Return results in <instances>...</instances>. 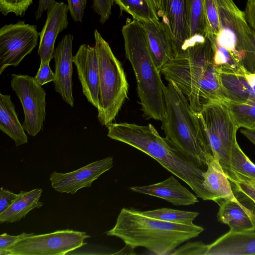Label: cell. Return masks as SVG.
<instances>
[{
	"label": "cell",
	"instance_id": "1",
	"mask_svg": "<svg viewBox=\"0 0 255 255\" xmlns=\"http://www.w3.org/2000/svg\"><path fill=\"white\" fill-rule=\"evenodd\" d=\"M160 73L177 86L198 113L204 105L223 100L220 73L207 37L191 40L181 54L162 67Z\"/></svg>",
	"mask_w": 255,
	"mask_h": 255
},
{
	"label": "cell",
	"instance_id": "2",
	"mask_svg": "<svg viewBox=\"0 0 255 255\" xmlns=\"http://www.w3.org/2000/svg\"><path fill=\"white\" fill-rule=\"evenodd\" d=\"M107 136L137 149L156 160L163 167L186 183L197 197L211 200L203 183L204 172L166 137L160 135L151 124L111 123Z\"/></svg>",
	"mask_w": 255,
	"mask_h": 255
},
{
	"label": "cell",
	"instance_id": "3",
	"mask_svg": "<svg viewBox=\"0 0 255 255\" xmlns=\"http://www.w3.org/2000/svg\"><path fill=\"white\" fill-rule=\"evenodd\" d=\"M204 228L176 224L143 215L141 211L123 208L114 227L106 235L121 239L132 248L144 247L156 255L170 254L182 243L199 236Z\"/></svg>",
	"mask_w": 255,
	"mask_h": 255
},
{
	"label": "cell",
	"instance_id": "4",
	"mask_svg": "<svg viewBox=\"0 0 255 255\" xmlns=\"http://www.w3.org/2000/svg\"><path fill=\"white\" fill-rule=\"evenodd\" d=\"M165 114L161 121L166 137L205 172L213 158L199 116L172 81L164 87Z\"/></svg>",
	"mask_w": 255,
	"mask_h": 255
},
{
	"label": "cell",
	"instance_id": "5",
	"mask_svg": "<svg viewBox=\"0 0 255 255\" xmlns=\"http://www.w3.org/2000/svg\"><path fill=\"white\" fill-rule=\"evenodd\" d=\"M122 33L126 56L135 76L143 115L161 121L165 114V85L149 50L143 23L128 20Z\"/></svg>",
	"mask_w": 255,
	"mask_h": 255
},
{
	"label": "cell",
	"instance_id": "6",
	"mask_svg": "<svg viewBox=\"0 0 255 255\" xmlns=\"http://www.w3.org/2000/svg\"><path fill=\"white\" fill-rule=\"evenodd\" d=\"M219 31L207 37L212 45L227 50L246 74H255V33L245 12L233 0H217Z\"/></svg>",
	"mask_w": 255,
	"mask_h": 255
},
{
	"label": "cell",
	"instance_id": "7",
	"mask_svg": "<svg viewBox=\"0 0 255 255\" xmlns=\"http://www.w3.org/2000/svg\"><path fill=\"white\" fill-rule=\"evenodd\" d=\"M95 47L99 66V109L98 119L107 127L119 114L128 97V84L121 63L97 29Z\"/></svg>",
	"mask_w": 255,
	"mask_h": 255
},
{
	"label": "cell",
	"instance_id": "8",
	"mask_svg": "<svg viewBox=\"0 0 255 255\" xmlns=\"http://www.w3.org/2000/svg\"><path fill=\"white\" fill-rule=\"evenodd\" d=\"M199 114L214 158L219 161L230 181H235L230 157L239 127L222 101L204 105Z\"/></svg>",
	"mask_w": 255,
	"mask_h": 255
},
{
	"label": "cell",
	"instance_id": "9",
	"mask_svg": "<svg viewBox=\"0 0 255 255\" xmlns=\"http://www.w3.org/2000/svg\"><path fill=\"white\" fill-rule=\"evenodd\" d=\"M90 237L86 232L66 229L52 233L28 234L7 251L8 255H62L87 244Z\"/></svg>",
	"mask_w": 255,
	"mask_h": 255
},
{
	"label": "cell",
	"instance_id": "10",
	"mask_svg": "<svg viewBox=\"0 0 255 255\" xmlns=\"http://www.w3.org/2000/svg\"><path fill=\"white\" fill-rule=\"evenodd\" d=\"M11 87L22 105L25 131L35 136L42 128L46 116V93L34 77L27 75L11 74Z\"/></svg>",
	"mask_w": 255,
	"mask_h": 255
},
{
	"label": "cell",
	"instance_id": "11",
	"mask_svg": "<svg viewBox=\"0 0 255 255\" xmlns=\"http://www.w3.org/2000/svg\"><path fill=\"white\" fill-rule=\"evenodd\" d=\"M39 33L35 25L19 21L0 29V74L9 66L17 67L36 46Z\"/></svg>",
	"mask_w": 255,
	"mask_h": 255
},
{
	"label": "cell",
	"instance_id": "12",
	"mask_svg": "<svg viewBox=\"0 0 255 255\" xmlns=\"http://www.w3.org/2000/svg\"><path fill=\"white\" fill-rule=\"evenodd\" d=\"M152 0L158 17L171 34L177 56L185 49L190 39L188 0Z\"/></svg>",
	"mask_w": 255,
	"mask_h": 255
},
{
	"label": "cell",
	"instance_id": "13",
	"mask_svg": "<svg viewBox=\"0 0 255 255\" xmlns=\"http://www.w3.org/2000/svg\"><path fill=\"white\" fill-rule=\"evenodd\" d=\"M113 166V158L109 156L70 172L54 171L50 174L49 179L55 191L74 194L81 188L91 187L94 181Z\"/></svg>",
	"mask_w": 255,
	"mask_h": 255
},
{
	"label": "cell",
	"instance_id": "14",
	"mask_svg": "<svg viewBox=\"0 0 255 255\" xmlns=\"http://www.w3.org/2000/svg\"><path fill=\"white\" fill-rule=\"evenodd\" d=\"M82 92L88 101L99 109V66L95 46L82 44L73 56Z\"/></svg>",
	"mask_w": 255,
	"mask_h": 255
},
{
	"label": "cell",
	"instance_id": "15",
	"mask_svg": "<svg viewBox=\"0 0 255 255\" xmlns=\"http://www.w3.org/2000/svg\"><path fill=\"white\" fill-rule=\"evenodd\" d=\"M73 36L65 35L54 50V90L60 94L63 100L72 107L74 104L73 96L72 43Z\"/></svg>",
	"mask_w": 255,
	"mask_h": 255
},
{
	"label": "cell",
	"instance_id": "16",
	"mask_svg": "<svg viewBox=\"0 0 255 255\" xmlns=\"http://www.w3.org/2000/svg\"><path fill=\"white\" fill-rule=\"evenodd\" d=\"M67 4L56 2L47 11V17L41 31L38 55L40 62H49L53 58L54 44L59 33L67 28L68 25Z\"/></svg>",
	"mask_w": 255,
	"mask_h": 255
},
{
	"label": "cell",
	"instance_id": "17",
	"mask_svg": "<svg viewBox=\"0 0 255 255\" xmlns=\"http://www.w3.org/2000/svg\"><path fill=\"white\" fill-rule=\"evenodd\" d=\"M148 47L158 70L175 56L171 34L166 25L159 20L142 22Z\"/></svg>",
	"mask_w": 255,
	"mask_h": 255
},
{
	"label": "cell",
	"instance_id": "18",
	"mask_svg": "<svg viewBox=\"0 0 255 255\" xmlns=\"http://www.w3.org/2000/svg\"><path fill=\"white\" fill-rule=\"evenodd\" d=\"M134 192L158 197L175 206L193 205L199 201L197 197L182 186L173 176L163 181L142 186H131Z\"/></svg>",
	"mask_w": 255,
	"mask_h": 255
},
{
	"label": "cell",
	"instance_id": "19",
	"mask_svg": "<svg viewBox=\"0 0 255 255\" xmlns=\"http://www.w3.org/2000/svg\"><path fill=\"white\" fill-rule=\"evenodd\" d=\"M206 255H255V232L229 231L208 245Z\"/></svg>",
	"mask_w": 255,
	"mask_h": 255
},
{
	"label": "cell",
	"instance_id": "20",
	"mask_svg": "<svg viewBox=\"0 0 255 255\" xmlns=\"http://www.w3.org/2000/svg\"><path fill=\"white\" fill-rule=\"evenodd\" d=\"M219 209L218 220L228 225L230 231L235 233L255 231L252 210L237 199H224L217 203Z\"/></svg>",
	"mask_w": 255,
	"mask_h": 255
},
{
	"label": "cell",
	"instance_id": "21",
	"mask_svg": "<svg viewBox=\"0 0 255 255\" xmlns=\"http://www.w3.org/2000/svg\"><path fill=\"white\" fill-rule=\"evenodd\" d=\"M203 176V186L211 200L217 203L224 199L237 200L231 183L218 160L214 157L210 159Z\"/></svg>",
	"mask_w": 255,
	"mask_h": 255
},
{
	"label": "cell",
	"instance_id": "22",
	"mask_svg": "<svg viewBox=\"0 0 255 255\" xmlns=\"http://www.w3.org/2000/svg\"><path fill=\"white\" fill-rule=\"evenodd\" d=\"M220 80L223 100L255 101V86L248 80L246 74L220 73Z\"/></svg>",
	"mask_w": 255,
	"mask_h": 255
},
{
	"label": "cell",
	"instance_id": "23",
	"mask_svg": "<svg viewBox=\"0 0 255 255\" xmlns=\"http://www.w3.org/2000/svg\"><path fill=\"white\" fill-rule=\"evenodd\" d=\"M0 129L14 141L16 146L26 143L28 137L15 111L10 96L0 93Z\"/></svg>",
	"mask_w": 255,
	"mask_h": 255
},
{
	"label": "cell",
	"instance_id": "24",
	"mask_svg": "<svg viewBox=\"0 0 255 255\" xmlns=\"http://www.w3.org/2000/svg\"><path fill=\"white\" fill-rule=\"evenodd\" d=\"M42 189L36 188L29 191H21L15 201L7 209L0 214V223L18 222L31 210L43 205L39 201Z\"/></svg>",
	"mask_w": 255,
	"mask_h": 255
},
{
	"label": "cell",
	"instance_id": "25",
	"mask_svg": "<svg viewBox=\"0 0 255 255\" xmlns=\"http://www.w3.org/2000/svg\"><path fill=\"white\" fill-rule=\"evenodd\" d=\"M121 11L131 15L133 19L142 22L159 20L152 0H114Z\"/></svg>",
	"mask_w": 255,
	"mask_h": 255
},
{
	"label": "cell",
	"instance_id": "26",
	"mask_svg": "<svg viewBox=\"0 0 255 255\" xmlns=\"http://www.w3.org/2000/svg\"><path fill=\"white\" fill-rule=\"evenodd\" d=\"M222 102L228 108L239 128L255 129V101L236 102L224 100Z\"/></svg>",
	"mask_w": 255,
	"mask_h": 255
},
{
	"label": "cell",
	"instance_id": "27",
	"mask_svg": "<svg viewBox=\"0 0 255 255\" xmlns=\"http://www.w3.org/2000/svg\"><path fill=\"white\" fill-rule=\"evenodd\" d=\"M188 6L190 40L196 37H207L208 26L204 0H188Z\"/></svg>",
	"mask_w": 255,
	"mask_h": 255
},
{
	"label": "cell",
	"instance_id": "28",
	"mask_svg": "<svg viewBox=\"0 0 255 255\" xmlns=\"http://www.w3.org/2000/svg\"><path fill=\"white\" fill-rule=\"evenodd\" d=\"M141 213L152 218L168 222L192 225L195 219L199 213L197 212L185 211L172 209L168 208H161L152 210L141 211Z\"/></svg>",
	"mask_w": 255,
	"mask_h": 255
},
{
	"label": "cell",
	"instance_id": "29",
	"mask_svg": "<svg viewBox=\"0 0 255 255\" xmlns=\"http://www.w3.org/2000/svg\"><path fill=\"white\" fill-rule=\"evenodd\" d=\"M230 162L232 169L235 175L239 174L255 179V164L243 151L237 141L233 147Z\"/></svg>",
	"mask_w": 255,
	"mask_h": 255
},
{
	"label": "cell",
	"instance_id": "30",
	"mask_svg": "<svg viewBox=\"0 0 255 255\" xmlns=\"http://www.w3.org/2000/svg\"><path fill=\"white\" fill-rule=\"evenodd\" d=\"M236 176V180L230 182L236 199L255 204V179L237 174Z\"/></svg>",
	"mask_w": 255,
	"mask_h": 255
},
{
	"label": "cell",
	"instance_id": "31",
	"mask_svg": "<svg viewBox=\"0 0 255 255\" xmlns=\"http://www.w3.org/2000/svg\"><path fill=\"white\" fill-rule=\"evenodd\" d=\"M204 5L208 26V35L215 36L219 31L217 0H204Z\"/></svg>",
	"mask_w": 255,
	"mask_h": 255
},
{
	"label": "cell",
	"instance_id": "32",
	"mask_svg": "<svg viewBox=\"0 0 255 255\" xmlns=\"http://www.w3.org/2000/svg\"><path fill=\"white\" fill-rule=\"evenodd\" d=\"M33 0H0V11L4 15L10 12L22 16Z\"/></svg>",
	"mask_w": 255,
	"mask_h": 255
},
{
	"label": "cell",
	"instance_id": "33",
	"mask_svg": "<svg viewBox=\"0 0 255 255\" xmlns=\"http://www.w3.org/2000/svg\"><path fill=\"white\" fill-rule=\"evenodd\" d=\"M208 245L202 242H190L174 250L171 255H206Z\"/></svg>",
	"mask_w": 255,
	"mask_h": 255
},
{
	"label": "cell",
	"instance_id": "34",
	"mask_svg": "<svg viewBox=\"0 0 255 255\" xmlns=\"http://www.w3.org/2000/svg\"><path fill=\"white\" fill-rule=\"evenodd\" d=\"M114 0H93L92 7L100 17V22L104 24L112 13V7Z\"/></svg>",
	"mask_w": 255,
	"mask_h": 255
},
{
	"label": "cell",
	"instance_id": "35",
	"mask_svg": "<svg viewBox=\"0 0 255 255\" xmlns=\"http://www.w3.org/2000/svg\"><path fill=\"white\" fill-rule=\"evenodd\" d=\"M88 0H67L69 12L75 22H82Z\"/></svg>",
	"mask_w": 255,
	"mask_h": 255
},
{
	"label": "cell",
	"instance_id": "36",
	"mask_svg": "<svg viewBox=\"0 0 255 255\" xmlns=\"http://www.w3.org/2000/svg\"><path fill=\"white\" fill-rule=\"evenodd\" d=\"M34 78L41 86L54 81L55 74L50 68L49 62H40L39 68Z\"/></svg>",
	"mask_w": 255,
	"mask_h": 255
},
{
	"label": "cell",
	"instance_id": "37",
	"mask_svg": "<svg viewBox=\"0 0 255 255\" xmlns=\"http://www.w3.org/2000/svg\"><path fill=\"white\" fill-rule=\"evenodd\" d=\"M28 234L23 232L17 236H12L3 233L0 236V255H6V251L18 240Z\"/></svg>",
	"mask_w": 255,
	"mask_h": 255
},
{
	"label": "cell",
	"instance_id": "38",
	"mask_svg": "<svg viewBox=\"0 0 255 255\" xmlns=\"http://www.w3.org/2000/svg\"><path fill=\"white\" fill-rule=\"evenodd\" d=\"M18 196V194L1 187L0 191V214L12 205Z\"/></svg>",
	"mask_w": 255,
	"mask_h": 255
},
{
	"label": "cell",
	"instance_id": "39",
	"mask_svg": "<svg viewBox=\"0 0 255 255\" xmlns=\"http://www.w3.org/2000/svg\"><path fill=\"white\" fill-rule=\"evenodd\" d=\"M244 12L248 23L255 33V0H247Z\"/></svg>",
	"mask_w": 255,
	"mask_h": 255
},
{
	"label": "cell",
	"instance_id": "40",
	"mask_svg": "<svg viewBox=\"0 0 255 255\" xmlns=\"http://www.w3.org/2000/svg\"><path fill=\"white\" fill-rule=\"evenodd\" d=\"M56 2L55 0H39L38 8L35 12L36 19L38 20L43 12L48 10Z\"/></svg>",
	"mask_w": 255,
	"mask_h": 255
},
{
	"label": "cell",
	"instance_id": "41",
	"mask_svg": "<svg viewBox=\"0 0 255 255\" xmlns=\"http://www.w3.org/2000/svg\"><path fill=\"white\" fill-rule=\"evenodd\" d=\"M241 132L255 145V129L244 128L241 130Z\"/></svg>",
	"mask_w": 255,
	"mask_h": 255
},
{
	"label": "cell",
	"instance_id": "42",
	"mask_svg": "<svg viewBox=\"0 0 255 255\" xmlns=\"http://www.w3.org/2000/svg\"><path fill=\"white\" fill-rule=\"evenodd\" d=\"M246 205L248 207H249L252 211L253 214V221L255 225V204H254L252 202L246 201H239Z\"/></svg>",
	"mask_w": 255,
	"mask_h": 255
}]
</instances>
